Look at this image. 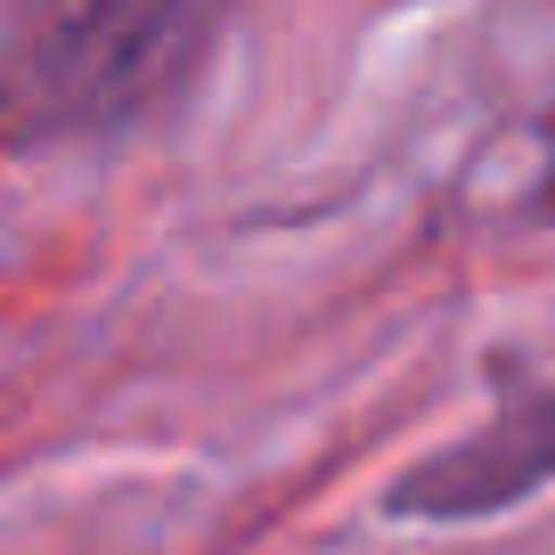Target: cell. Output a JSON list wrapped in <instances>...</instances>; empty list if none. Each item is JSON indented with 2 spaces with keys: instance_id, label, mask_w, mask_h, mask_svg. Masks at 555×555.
Segmentation results:
<instances>
[{
  "instance_id": "3957f363",
  "label": "cell",
  "mask_w": 555,
  "mask_h": 555,
  "mask_svg": "<svg viewBox=\"0 0 555 555\" xmlns=\"http://www.w3.org/2000/svg\"><path fill=\"white\" fill-rule=\"evenodd\" d=\"M531 205L555 221V115H547V156H539V189H531Z\"/></svg>"
},
{
  "instance_id": "7a4b0ae2",
  "label": "cell",
  "mask_w": 555,
  "mask_h": 555,
  "mask_svg": "<svg viewBox=\"0 0 555 555\" xmlns=\"http://www.w3.org/2000/svg\"><path fill=\"white\" fill-rule=\"evenodd\" d=\"M547 482H555V384H522L474 434H457L434 457H416L384 490V515H400V522H482V515H506V506L539 499Z\"/></svg>"
},
{
  "instance_id": "6da1fadb",
  "label": "cell",
  "mask_w": 555,
  "mask_h": 555,
  "mask_svg": "<svg viewBox=\"0 0 555 555\" xmlns=\"http://www.w3.org/2000/svg\"><path fill=\"white\" fill-rule=\"evenodd\" d=\"M237 0H50L0 50L9 147H99L205 74Z\"/></svg>"
}]
</instances>
